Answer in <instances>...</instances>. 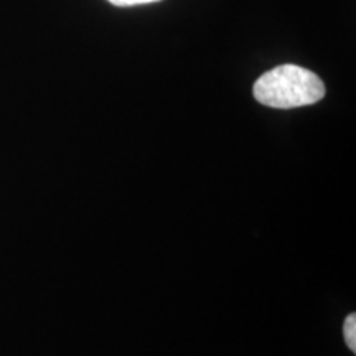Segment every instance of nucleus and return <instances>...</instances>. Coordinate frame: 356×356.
<instances>
[{
    "instance_id": "7ed1b4c3",
    "label": "nucleus",
    "mask_w": 356,
    "mask_h": 356,
    "mask_svg": "<svg viewBox=\"0 0 356 356\" xmlns=\"http://www.w3.org/2000/svg\"><path fill=\"white\" fill-rule=\"evenodd\" d=\"M109 2L118 7H132V6H142V3L159 2V0H109Z\"/></svg>"
},
{
    "instance_id": "f03ea898",
    "label": "nucleus",
    "mask_w": 356,
    "mask_h": 356,
    "mask_svg": "<svg viewBox=\"0 0 356 356\" xmlns=\"http://www.w3.org/2000/svg\"><path fill=\"white\" fill-rule=\"evenodd\" d=\"M343 335H345L346 346L351 350V353H356V315L355 314H350L348 317L345 318Z\"/></svg>"
},
{
    "instance_id": "f257e3e1",
    "label": "nucleus",
    "mask_w": 356,
    "mask_h": 356,
    "mask_svg": "<svg viewBox=\"0 0 356 356\" xmlns=\"http://www.w3.org/2000/svg\"><path fill=\"white\" fill-rule=\"evenodd\" d=\"M257 102L274 109L310 106L325 97V84L310 70L297 65H280L267 71L254 83Z\"/></svg>"
}]
</instances>
